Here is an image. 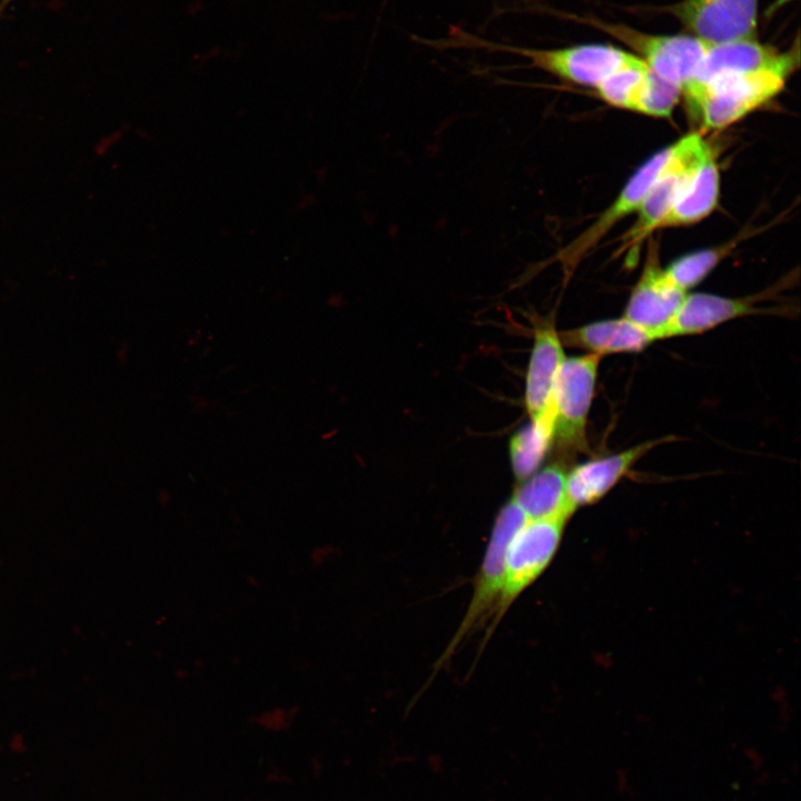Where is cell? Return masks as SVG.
<instances>
[{"mask_svg":"<svg viewBox=\"0 0 801 801\" xmlns=\"http://www.w3.org/2000/svg\"><path fill=\"white\" fill-rule=\"evenodd\" d=\"M793 70L770 68L714 78L681 91L688 109L705 130H719L741 120L778 96Z\"/></svg>","mask_w":801,"mask_h":801,"instance_id":"cell-1","label":"cell"},{"mask_svg":"<svg viewBox=\"0 0 801 801\" xmlns=\"http://www.w3.org/2000/svg\"><path fill=\"white\" fill-rule=\"evenodd\" d=\"M527 521L511 497L497 513L491 536L473 581L471 600L454 636L436 663L441 669L477 631L491 623L502 590L505 552L515 532Z\"/></svg>","mask_w":801,"mask_h":801,"instance_id":"cell-2","label":"cell"},{"mask_svg":"<svg viewBox=\"0 0 801 801\" xmlns=\"http://www.w3.org/2000/svg\"><path fill=\"white\" fill-rule=\"evenodd\" d=\"M566 522L565 518L527 520L512 536L505 552L498 603L483 637V646L510 607L548 567L561 544Z\"/></svg>","mask_w":801,"mask_h":801,"instance_id":"cell-3","label":"cell"},{"mask_svg":"<svg viewBox=\"0 0 801 801\" xmlns=\"http://www.w3.org/2000/svg\"><path fill=\"white\" fill-rule=\"evenodd\" d=\"M601 358L594 354L565 358L558 370L551 403L552 447L562 456L589 451L587 417Z\"/></svg>","mask_w":801,"mask_h":801,"instance_id":"cell-4","label":"cell"},{"mask_svg":"<svg viewBox=\"0 0 801 801\" xmlns=\"http://www.w3.org/2000/svg\"><path fill=\"white\" fill-rule=\"evenodd\" d=\"M673 154L635 212L634 224L623 236V246L633 247L650 236L691 181L696 168L712 150L701 132H691L673 142Z\"/></svg>","mask_w":801,"mask_h":801,"instance_id":"cell-5","label":"cell"},{"mask_svg":"<svg viewBox=\"0 0 801 801\" xmlns=\"http://www.w3.org/2000/svg\"><path fill=\"white\" fill-rule=\"evenodd\" d=\"M593 24L626 44L651 70L681 91L694 78L709 46L692 34H650L597 20Z\"/></svg>","mask_w":801,"mask_h":801,"instance_id":"cell-6","label":"cell"},{"mask_svg":"<svg viewBox=\"0 0 801 801\" xmlns=\"http://www.w3.org/2000/svg\"><path fill=\"white\" fill-rule=\"evenodd\" d=\"M670 145L650 157L627 180L614 201L571 243L560 249L551 259L558 263L565 274L571 276L578 264L621 220L635 215L650 188L659 178L673 154Z\"/></svg>","mask_w":801,"mask_h":801,"instance_id":"cell-7","label":"cell"},{"mask_svg":"<svg viewBox=\"0 0 801 801\" xmlns=\"http://www.w3.org/2000/svg\"><path fill=\"white\" fill-rule=\"evenodd\" d=\"M501 50L526 58L532 67L561 80L595 88L636 56L603 43H585L556 49L502 47Z\"/></svg>","mask_w":801,"mask_h":801,"instance_id":"cell-8","label":"cell"},{"mask_svg":"<svg viewBox=\"0 0 801 801\" xmlns=\"http://www.w3.org/2000/svg\"><path fill=\"white\" fill-rule=\"evenodd\" d=\"M759 0H682L665 11L708 44L755 38Z\"/></svg>","mask_w":801,"mask_h":801,"instance_id":"cell-9","label":"cell"},{"mask_svg":"<svg viewBox=\"0 0 801 801\" xmlns=\"http://www.w3.org/2000/svg\"><path fill=\"white\" fill-rule=\"evenodd\" d=\"M799 52L798 38L794 46L784 52L761 43L756 38L709 44L694 78L685 87L704 83L722 76L762 69L785 68L794 71L800 62Z\"/></svg>","mask_w":801,"mask_h":801,"instance_id":"cell-10","label":"cell"},{"mask_svg":"<svg viewBox=\"0 0 801 801\" xmlns=\"http://www.w3.org/2000/svg\"><path fill=\"white\" fill-rule=\"evenodd\" d=\"M686 294L666 276L660 265L657 249L651 247L622 316L653 333L657 340Z\"/></svg>","mask_w":801,"mask_h":801,"instance_id":"cell-11","label":"cell"},{"mask_svg":"<svg viewBox=\"0 0 801 801\" xmlns=\"http://www.w3.org/2000/svg\"><path fill=\"white\" fill-rule=\"evenodd\" d=\"M670 437L643 442L620 453L597 457L573 467L566 475V494L574 510L605 496L650 451Z\"/></svg>","mask_w":801,"mask_h":801,"instance_id":"cell-12","label":"cell"},{"mask_svg":"<svg viewBox=\"0 0 801 801\" xmlns=\"http://www.w3.org/2000/svg\"><path fill=\"white\" fill-rule=\"evenodd\" d=\"M756 312L752 297L688 293L674 317L661 330L660 339L698 335Z\"/></svg>","mask_w":801,"mask_h":801,"instance_id":"cell-13","label":"cell"},{"mask_svg":"<svg viewBox=\"0 0 801 801\" xmlns=\"http://www.w3.org/2000/svg\"><path fill=\"white\" fill-rule=\"evenodd\" d=\"M565 358L554 325L545 322L536 324L525 379V406L531 421L551 409L555 380Z\"/></svg>","mask_w":801,"mask_h":801,"instance_id":"cell-14","label":"cell"},{"mask_svg":"<svg viewBox=\"0 0 801 801\" xmlns=\"http://www.w3.org/2000/svg\"><path fill=\"white\" fill-rule=\"evenodd\" d=\"M563 346L585 349L601 357L619 353H637L646 348L655 336L623 316L593 322L558 332Z\"/></svg>","mask_w":801,"mask_h":801,"instance_id":"cell-15","label":"cell"},{"mask_svg":"<svg viewBox=\"0 0 801 801\" xmlns=\"http://www.w3.org/2000/svg\"><path fill=\"white\" fill-rule=\"evenodd\" d=\"M566 475L563 463L550 464L520 483L511 497L527 520H568L575 510L567 498Z\"/></svg>","mask_w":801,"mask_h":801,"instance_id":"cell-16","label":"cell"},{"mask_svg":"<svg viewBox=\"0 0 801 801\" xmlns=\"http://www.w3.org/2000/svg\"><path fill=\"white\" fill-rule=\"evenodd\" d=\"M719 195L720 171L711 150L696 168L683 194L660 220L655 231L701 221L713 211Z\"/></svg>","mask_w":801,"mask_h":801,"instance_id":"cell-17","label":"cell"},{"mask_svg":"<svg viewBox=\"0 0 801 801\" xmlns=\"http://www.w3.org/2000/svg\"><path fill=\"white\" fill-rule=\"evenodd\" d=\"M552 448V409L521 429L510 439V458L517 483L532 476Z\"/></svg>","mask_w":801,"mask_h":801,"instance_id":"cell-18","label":"cell"},{"mask_svg":"<svg viewBox=\"0 0 801 801\" xmlns=\"http://www.w3.org/2000/svg\"><path fill=\"white\" fill-rule=\"evenodd\" d=\"M649 67L637 56L594 89L606 103L631 110Z\"/></svg>","mask_w":801,"mask_h":801,"instance_id":"cell-19","label":"cell"},{"mask_svg":"<svg viewBox=\"0 0 801 801\" xmlns=\"http://www.w3.org/2000/svg\"><path fill=\"white\" fill-rule=\"evenodd\" d=\"M681 89L649 68L631 111L645 116L666 118L673 112Z\"/></svg>","mask_w":801,"mask_h":801,"instance_id":"cell-20","label":"cell"},{"mask_svg":"<svg viewBox=\"0 0 801 801\" xmlns=\"http://www.w3.org/2000/svg\"><path fill=\"white\" fill-rule=\"evenodd\" d=\"M730 247L709 248L690 253L664 267L666 276L686 291L701 283L721 261Z\"/></svg>","mask_w":801,"mask_h":801,"instance_id":"cell-21","label":"cell"},{"mask_svg":"<svg viewBox=\"0 0 801 801\" xmlns=\"http://www.w3.org/2000/svg\"><path fill=\"white\" fill-rule=\"evenodd\" d=\"M793 0H775L767 10V17L770 18L772 14H774L779 9H781L787 3L791 2Z\"/></svg>","mask_w":801,"mask_h":801,"instance_id":"cell-22","label":"cell"},{"mask_svg":"<svg viewBox=\"0 0 801 801\" xmlns=\"http://www.w3.org/2000/svg\"><path fill=\"white\" fill-rule=\"evenodd\" d=\"M11 1L12 0H1L0 1V18Z\"/></svg>","mask_w":801,"mask_h":801,"instance_id":"cell-23","label":"cell"},{"mask_svg":"<svg viewBox=\"0 0 801 801\" xmlns=\"http://www.w3.org/2000/svg\"><path fill=\"white\" fill-rule=\"evenodd\" d=\"M161 503L167 504L170 501V494L167 491H161Z\"/></svg>","mask_w":801,"mask_h":801,"instance_id":"cell-24","label":"cell"}]
</instances>
